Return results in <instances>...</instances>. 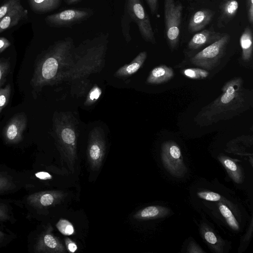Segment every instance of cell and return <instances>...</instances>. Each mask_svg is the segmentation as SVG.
<instances>
[{
    "instance_id": "22",
    "label": "cell",
    "mask_w": 253,
    "mask_h": 253,
    "mask_svg": "<svg viewBox=\"0 0 253 253\" xmlns=\"http://www.w3.org/2000/svg\"><path fill=\"white\" fill-rule=\"evenodd\" d=\"M219 210L228 225L234 230H239V224L230 209L222 203L218 204Z\"/></svg>"
},
{
    "instance_id": "35",
    "label": "cell",
    "mask_w": 253,
    "mask_h": 253,
    "mask_svg": "<svg viewBox=\"0 0 253 253\" xmlns=\"http://www.w3.org/2000/svg\"><path fill=\"white\" fill-rule=\"evenodd\" d=\"M66 247L68 250L71 253H74L77 250V246L76 243L71 239L66 238L65 239Z\"/></svg>"
},
{
    "instance_id": "39",
    "label": "cell",
    "mask_w": 253,
    "mask_h": 253,
    "mask_svg": "<svg viewBox=\"0 0 253 253\" xmlns=\"http://www.w3.org/2000/svg\"><path fill=\"white\" fill-rule=\"evenodd\" d=\"M190 250L188 251L189 252L192 253L194 249L196 250V253H201L204 252V251L198 250V249H200L199 248L198 246H197L196 245H192L191 246V248L190 249Z\"/></svg>"
},
{
    "instance_id": "32",
    "label": "cell",
    "mask_w": 253,
    "mask_h": 253,
    "mask_svg": "<svg viewBox=\"0 0 253 253\" xmlns=\"http://www.w3.org/2000/svg\"><path fill=\"white\" fill-rule=\"evenodd\" d=\"M204 237L206 241L211 245L215 246L218 243V239L213 232L211 230H206L204 232Z\"/></svg>"
},
{
    "instance_id": "26",
    "label": "cell",
    "mask_w": 253,
    "mask_h": 253,
    "mask_svg": "<svg viewBox=\"0 0 253 253\" xmlns=\"http://www.w3.org/2000/svg\"><path fill=\"white\" fill-rule=\"evenodd\" d=\"M11 93V87L9 84L4 88H0V113L8 104Z\"/></svg>"
},
{
    "instance_id": "34",
    "label": "cell",
    "mask_w": 253,
    "mask_h": 253,
    "mask_svg": "<svg viewBox=\"0 0 253 253\" xmlns=\"http://www.w3.org/2000/svg\"><path fill=\"white\" fill-rule=\"evenodd\" d=\"M253 0H247V9L248 20L251 25L253 23Z\"/></svg>"
},
{
    "instance_id": "9",
    "label": "cell",
    "mask_w": 253,
    "mask_h": 253,
    "mask_svg": "<svg viewBox=\"0 0 253 253\" xmlns=\"http://www.w3.org/2000/svg\"><path fill=\"white\" fill-rule=\"evenodd\" d=\"M106 143L101 128L95 127L90 132L87 149V157L90 167L98 170L105 156Z\"/></svg>"
},
{
    "instance_id": "18",
    "label": "cell",
    "mask_w": 253,
    "mask_h": 253,
    "mask_svg": "<svg viewBox=\"0 0 253 253\" xmlns=\"http://www.w3.org/2000/svg\"><path fill=\"white\" fill-rule=\"evenodd\" d=\"M242 58L245 62L251 60L253 54V34L251 29L247 27L240 38Z\"/></svg>"
},
{
    "instance_id": "31",
    "label": "cell",
    "mask_w": 253,
    "mask_h": 253,
    "mask_svg": "<svg viewBox=\"0 0 253 253\" xmlns=\"http://www.w3.org/2000/svg\"><path fill=\"white\" fill-rule=\"evenodd\" d=\"M13 186L12 182L7 176L0 174V194L10 189Z\"/></svg>"
},
{
    "instance_id": "20",
    "label": "cell",
    "mask_w": 253,
    "mask_h": 253,
    "mask_svg": "<svg viewBox=\"0 0 253 253\" xmlns=\"http://www.w3.org/2000/svg\"><path fill=\"white\" fill-rule=\"evenodd\" d=\"M29 1L31 9L35 12L43 13L58 8L62 0H29Z\"/></svg>"
},
{
    "instance_id": "19",
    "label": "cell",
    "mask_w": 253,
    "mask_h": 253,
    "mask_svg": "<svg viewBox=\"0 0 253 253\" xmlns=\"http://www.w3.org/2000/svg\"><path fill=\"white\" fill-rule=\"evenodd\" d=\"M169 212V209L163 207L150 206L139 211L134 217L138 219H153L165 216Z\"/></svg>"
},
{
    "instance_id": "8",
    "label": "cell",
    "mask_w": 253,
    "mask_h": 253,
    "mask_svg": "<svg viewBox=\"0 0 253 253\" xmlns=\"http://www.w3.org/2000/svg\"><path fill=\"white\" fill-rule=\"evenodd\" d=\"M93 14L90 8H71L47 16L46 23L52 27H68L81 23Z\"/></svg>"
},
{
    "instance_id": "12",
    "label": "cell",
    "mask_w": 253,
    "mask_h": 253,
    "mask_svg": "<svg viewBox=\"0 0 253 253\" xmlns=\"http://www.w3.org/2000/svg\"><path fill=\"white\" fill-rule=\"evenodd\" d=\"M65 196V193L60 191H46L32 194L27 200L30 205L42 209L58 204Z\"/></svg>"
},
{
    "instance_id": "4",
    "label": "cell",
    "mask_w": 253,
    "mask_h": 253,
    "mask_svg": "<svg viewBox=\"0 0 253 253\" xmlns=\"http://www.w3.org/2000/svg\"><path fill=\"white\" fill-rule=\"evenodd\" d=\"M229 41L230 36L224 34L220 39L192 57L191 63L205 70H212L220 62Z\"/></svg>"
},
{
    "instance_id": "3",
    "label": "cell",
    "mask_w": 253,
    "mask_h": 253,
    "mask_svg": "<svg viewBox=\"0 0 253 253\" xmlns=\"http://www.w3.org/2000/svg\"><path fill=\"white\" fill-rule=\"evenodd\" d=\"M73 118L67 113L55 114L54 130L57 143L65 162L71 170L77 160V133Z\"/></svg>"
},
{
    "instance_id": "33",
    "label": "cell",
    "mask_w": 253,
    "mask_h": 253,
    "mask_svg": "<svg viewBox=\"0 0 253 253\" xmlns=\"http://www.w3.org/2000/svg\"><path fill=\"white\" fill-rule=\"evenodd\" d=\"M10 218L7 205L0 203V221L8 220Z\"/></svg>"
},
{
    "instance_id": "1",
    "label": "cell",
    "mask_w": 253,
    "mask_h": 253,
    "mask_svg": "<svg viewBox=\"0 0 253 253\" xmlns=\"http://www.w3.org/2000/svg\"><path fill=\"white\" fill-rule=\"evenodd\" d=\"M242 78L236 77L227 82L222 93L198 113L195 121L201 126L231 119L250 110L253 105V90L244 87Z\"/></svg>"
},
{
    "instance_id": "15",
    "label": "cell",
    "mask_w": 253,
    "mask_h": 253,
    "mask_svg": "<svg viewBox=\"0 0 253 253\" xmlns=\"http://www.w3.org/2000/svg\"><path fill=\"white\" fill-rule=\"evenodd\" d=\"M214 14V11L209 9H201L196 11L189 21V31L193 33L202 30L211 22Z\"/></svg>"
},
{
    "instance_id": "36",
    "label": "cell",
    "mask_w": 253,
    "mask_h": 253,
    "mask_svg": "<svg viewBox=\"0 0 253 253\" xmlns=\"http://www.w3.org/2000/svg\"><path fill=\"white\" fill-rule=\"evenodd\" d=\"M150 10L151 13L155 14L158 9V0H145Z\"/></svg>"
},
{
    "instance_id": "37",
    "label": "cell",
    "mask_w": 253,
    "mask_h": 253,
    "mask_svg": "<svg viewBox=\"0 0 253 253\" xmlns=\"http://www.w3.org/2000/svg\"><path fill=\"white\" fill-rule=\"evenodd\" d=\"M10 42L5 38L0 37V53L10 45Z\"/></svg>"
},
{
    "instance_id": "7",
    "label": "cell",
    "mask_w": 253,
    "mask_h": 253,
    "mask_svg": "<svg viewBox=\"0 0 253 253\" xmlns=\"http://www.w3.org/2000/svg\"><path fill=\"white\" fill-rule=\"evenodd\" d=\"M161 158L167 170L173 176L182 177L186 172L181 150L173 141H167L162 145Z\"/></svg>"
},
{
    "instance_id": "5",
    "label": "cell",
    "mask_w": 253,
    "mask_h": 253,
    "mask_svg": "<svg viewBox=\"0 0 253 253\" xmlns=\"http://www.w3.org/2000/svg\"><path fill=\"white\" fill-rule=\"evenodd\" d=\"M182 5L174 0H165L164 17L165 33L169 47L174 49L179 39Z\"/></svg>"
},
{
    "instance_id": "40",
    "label": "cell",
    "mask_w": 253,
    "mask_h": 253,
    "mask_svg": "<svg viewBox=\"0 0 253 253\" xmlns=\"http://www.w3.org/2000/svg\"><path fill=\"white\" fill-rule=\"evenodd\" d=\"M82 0H64L65 2L68 5L74 4Z\"/></svg>"
},
{
    "instance_id": "27",
    "label": "cell",
    "mask_w": 253,
    "mask_h": 253,
    "mask_svg": "<svg viewBox=\"0 0 253 253\" xmlns=\"http://www.w3.org/2000/svg\"><path fill=\"white\" fill-rule=\"evenodd\" d=\"M10 62L8 60H0V88L5 81L6 76L10 71Z\"/></svg>"
},
{
    "instance_id": "30",
    "label": "cell",
    "mask_w": 253,
    "mask_h": 253,
    "mask_svg": "<svg viewBox=\"0 0 253 253\" xmlns=\"http://www.w3.org/2000/svg\"><path fill=\"white\" fill-rule=\"evenodd\" d=\"M20 0H8L0 6V21L12 7Z\"/></svg>"
},
{
    "instance_id": "28",
    "label": "cell",
    "mask_w": 253,
    "mask_h": 253,
    "mask_svg": "<svg viewBox=\"0 0 253 253\" xmlns=\"http://www.w3.org/2000/svg\"><path fill=\"white\" fill-rule=\"evenodd\" d=\"M102 91L97 85H94L90 90L86 99L85 104L90 105L96 102L101 95Z\"/></svg>"
},
{
    "instance_id": "14",
    "label": "cell",
    "mask_w": 253,
    "mask_h": 253,
    "mask_svg": "<svg viewBox=\"0 0 253 253\" xmlns=\"http://www.w3.org/2000/svg\"><path fill=\"white\" fill-rule=\"evenodd\" d=\"M224 34L210 30H203L193 36L188 42V48L194 50L210 45L220 39Z\"/></svg>"
},
{
    "instance_id": "17",
    "label": "cell",
    "mask_w": 253,
    "mask_h": 253,
    "mask_svg": "<svg viewBox=\"0 0 253 253\" xmlns=\"http://www.w3.org/2000/svg\"><path fill=\"white\" fill-rule=\"evenodd\" d=\"M147 56L146 51L140 52L129 64L125 65L118 69L115 76L118 78H126L133 74L142 66Z\"/></svg>"
},
{
    "instance_id": "16",
    "label": "cell",
    "mask_w": 253,
    "mask_h": 253,
    "mask_svg": "<svg viewBox=\"0 0 253 253\" xmlns=\"http://www.w3.org/2000/svg\"><path fill=\"white\" fill-rule=\"evenodd\" d=\"M174 76L173 69L165 65H160L153 68L146 80L150 84H160L171 80Z\"/></svg>"
},
{
    "instance_id": "13",
    "label": "cell",
    "mask_w": 253,
    "mask_h": 253,
    "mask_svg": "<svg viewBox=\"0 0 253 253\" xmlns=\"http://www.w3.org/2000/svg\"><path fill=\"white\" fill-rule=\"evenodd\" d=\"M28 11L18 1L0 21V33L17 25L27 17Z\"/></svg>"
},
{
    "instance_id": "24",
    "label": "cell",
    "mask_w": 253,
    "mask_h": 253,
    "mask_svg": "<svg viewBox=\"0 0 253 253\" xmlns=\"http://www.w3.org/2000/svg\"><path fill=\"white\" fill-rule=\"evenodd\" d=\"M182 74L192 79H203L206 78L209 73L205 69L199 68H190L182 70Z\"/></svg>"
},
{
    "instance_id": "6",
    "label": "cell",
    "mask_w": 253,
    "mask_h": 253,
    "mask_svg": "<svg viewBox=\"0 0 253 253\" xmlns=\"http://www.w3.org/2000/svg\"><path fill=\"white\" fill-rule=\"evenodd\" d=\"M124 13L137 24L145 41L153 44L156 43L150 18L141 0H126Z\"/></svg>"
},
{
    "instance_id": "2",
    "label": "cell",
    "mask_w": 253,
    "mask_h": 253,
    "mask_svg": "<svg viewBox=\"0 0 253 253\" xmlns=\"http://www.w3.org/2000/svg\"><path fill=\"white\" fill-rule=\"evenodd\" d=\"M74 50L73 40L70 37L58 41L50 47L36 65L31 81L33 89L39 91L43 86L56 82L60 64L71 56Z\"/></svg>"
},
{
    "instance_id": "23",
    "label": "cell",
    "mask_w": 253,
    "mask_h": 253,
    "mask_svg": "<svg viewBox=\"0 0 253 253\" xmlns=\"http://www.w3.org/2000/svg\"><path fill=\"white\" fill-rule=\"evenodd\" d=\"M239 7L238 2L236 0H228L221 7V13L225 19L232 18L236 14Z\"/></svg>"
},
{
    "instance_id": "11",
    "label": "cell",
    "mask_w": 253,
    "mask_h": 253,
    "mask_svg": "<svg viewBox=\"0 0 253 253\" xmlns=\"http://www.w3.org/2000/svg\"><path fill=\"white\" fill-rule=\"evenodd\" d=\"M52 228L49 226L40 235L35 245L37 253H63L66 252L65 248L52 232Z\"/></svg>"
},
{
    "instance_id": "41",
    "label": "cell",
    "mask_w": 253,
    "mask_h": 253,
    "mask_svg": "<svg viewBox=\"0 0 253 253\" xmlns=\"http://www.w3.org/2000/svg\"><path fill=\"white\" fill-rule=\"evenodd\" d=\"M4 233L3 232L0 231V239L3 238L4 237Z\"/></svg>"
},
{
    "instance_id": "10",
    "label": "cell",
    "mask_w": 253,
    "mask_h": 253,
    "mask_svg": "<svg viewBox=\"0 0 253 253\" xmlns=\"http://www.w3.org/2000/svg\"><path fill=\"white\" fill-rule=\"evenodd\" d=\"M27 123V118L23 112L13 116L3 129V136L6 142L14 144L21 141Z\"/></svg>"
},
{
    "instance_id": "25",
    "label": "cell",
    "mask_w": 253,
    "mask_h": 253,
    "mask_svg": "<svg viewBox=\"0 0 253 253\" xmlns=\"http://www.w3.org/2000/svg\"><path fill=\"white\" fill-rule=\"evenodd\" d=\"M56 226L60 232L64 235L69 236L74 232V228L72 224L66 219L59 220Z\"/></svg>"
},
{
    "instance_id": "21",
    "label": "cell",
    "mask_w": 253,
    "mask_h": 253,
    "mask_svg": "<svg viewBox=\"0 0 253 253\" xmlns=\"http://www.w3.org/2000/svg\"><path fill=\"white\" fill-rule=\"evenodd\" d=\"M218 159L233 180L236 183H241L243 180V176L237 164L227 157L221 156Z\"/></svg>"
},
{
    "instance_id": "38",
    "label": "cell",
    "mask_w": 253,
    "mask_h": 253,
    "mask_svg": "<svg viewBox=\"0 0 253 253\" xmlns=\"http://www.w3.org/2000/svg\"><path fill=\"white\" fill-rule=\"evenodd\" d=\"M36 176L40 179L46 180L51 179L52 176L46 172H39L35 174Z\"/></svg>"
},
{
    "instance_id": "29",
    "label": "cell",
    "mask_w": 253,
    "mask_h": 253,
    "mask_svg": "<svg viewBox=\"0 0 253 253\" xmlns=\"http://www.w3.org/2000/svg\"><path fill=\"white\" fill-rule=\"evenodd\" d=\"M197 195L201 199L211 202H217L221 198L218 193L211 191L199 192L197 193Z\"/></svg>"
}]
</instances>
